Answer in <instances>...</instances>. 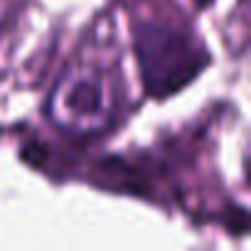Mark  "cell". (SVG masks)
I'll return each mask as SVG.
<instances>
[{"mask_svg": "<svg viewBox=\"0 0 251 251\" xmlns=\"http://www.w3.org/2000/svg\"><path fill=\"white\" fill-rule=\"evenodd\" d=\"M133 50L151 99L177 94L209 64V54L195 35L163 20H138L133 25Z\"/></svg>", "mask_w": 251, "mask_h": 251, "instance_id": "6da1fadb", "label": "cell"}, {"mask_svg": "<svg viewBox=\"0 0 251 251\" xmlns=\"http://www.w3.org/2000/svg\"><path fill=\"white\" fill-rule=\"evenodd\" d=\"M116 113L113 84L106 74L79 67L52 91L50 118L69 133H99L111 126Z\"/></svg>", "mask_w": 251, "mask_h": 251, "instance_id": "7a4b0ae2", "label": "cell"}, {"mask_svg": "<svg viewBox=\"0 0 251 251\" xmlns=\"http://www.w3.org/2000/svg\"><path fill=\"white\" fill-rule=\"evenodd\" d=\"M8 8H10V0H0V30L5 25V18H8Z\"/></svg>", "mask_w": 251, "mask_h": 251, "instance_id": "3957f363", "label": "cell"}]
</instances>
